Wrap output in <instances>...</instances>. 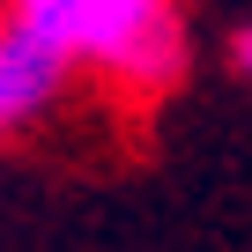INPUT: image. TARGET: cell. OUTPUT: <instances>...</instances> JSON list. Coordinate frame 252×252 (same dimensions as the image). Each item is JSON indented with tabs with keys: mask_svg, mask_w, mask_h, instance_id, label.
I'll return each instance as SVG.
<instances>
[{
	"mask_svg": "<svg viewBox=\"0 0 252 252\" xmlns=\"http://www.w3.org/2000/svg\"><path fill=\"white\" fill-rule=\"evenodd\" d=\"M230 52H237V67H245V74H252V23H245V30H237V45H230Z\"/></svg>",
	"mask_w": 252,
	"mask_h": 252,
	"instance_id": "3957f363",
	"label": "cell"
},
{
	"mask_svg": "<svg viewBox=\"0 0 252 252\" xmlns=\"http://www.w3.org/2000/svg\"><path fill=\"white\" fill-rule=\"evenodd\" d=\"M30 23L67 52V67H96L126 96H163L186 74L178 0H52Z\"/></svg>",
	"mask_w": 252,
	"mask_h": 252,
	"instance_id": "6da1fadb",
	"label": "cell"
},
{
	"mask_svg": "<svg viewBox=\"0 0 252 252\" xmlns=\"http://www.w3.org/2000/svg\"><path fill=\"white\" fill-rule=\"evenodd\" d=\"M37 8H52V0H8V15H37Z\"/></svg>",
	"mask_w": 252,
	"mask_h": 252,
	"instance_id": "277c9868",
	"label": "cell"
},
{
	"mask_svg": "<svg viewBox=\"0 0 252 252\" xmlns=\"http://www.w3.org/2000/svg\"><path fill=\"white\" fill-rule=\"evenodd\" d=\"M67 52L30 23V15H0V141H15L23 126H37L60 89H67Z\"/></svg>",
	"mask_w": 252,
	"mask_h": 252,
	"instance_id": "7a4b0ae2",
	"label": "cell"
}]
</instances>
